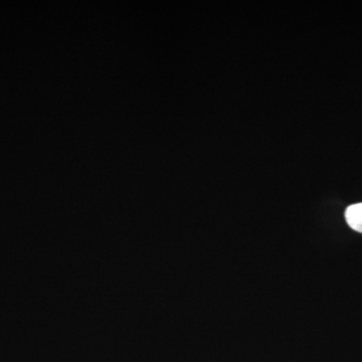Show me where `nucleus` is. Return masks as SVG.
<instances>
[{
    "label": "nucleus",
    "mask_w": 362,
    "mask_h": 362,
    "mask_svg": "<svg viewBox=\"0 0 362 362\" xmlns=\"http://www.w3.org/2000/svg\"><path fill=\"white\" fill-rule=\"evenodd\" d=\"M345 218L352 230L362 233V202L347 207Z\"/></svg>",
    "instance_id": "obj_1"
}]
</instances>
